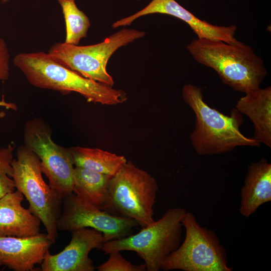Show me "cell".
Segmentation results:
<instances>
[{"label":"cell","mask_w":271,"mask_h":271,"mask_svg":"<svg viewBox=\"0 0 271 271\" xmlns=\"http://www.w3.org/2000/svg\"><path fill=\"white\" fill-rule=\"evenodd\" d=\"M13 64L32 86L67 94L79 93L88 102L112 105L127 99L122 90L85 78L61 65L48 53L39 51L21 53L13 59Z\"/></svg>","instance_id":"6da1fadb"},{"label":"cell","mask_w":271,"mask_h":271,"mask_svg":"<svg viewBox=\"0 0 271 271\" xmlns=\"http://www.w3.org/2000/svg\"><path fill=\"white\" fill-rule=\"evenodd\" d=\"M182 98L195 114V127L190 140L197 154L211 156L229 152L238 147L260 146L253 138L241 132L242 114L235 107L229 115L222 113L206 103L202 89L192 84L183 86Z\"/></svg>","instance_id":"7a4b0ae2"},{"label":"cell","mask_w":271,"mask_h":271,"mask_svg":"<svg viewBox=\"0 0 271 271\" xmlns=\"http://www.w3.org/2000/svg\"><path fill=\"white\" fill-rule=\"evenodd\" d=\"M187 48L198 63L214 70L224 84L236 91L246 93L260 87L267 75L262 59L238 40L228 43L197 38Z\"/></svg>","instance_id":"3957f363"},{"label":"cell","mask_w":271,"mask_h":271,"mask_svg":"<svg viewBox=\"0 0 271 271\" xmlns=\"http://www.w3.org/2000/svg\"><path fill=\"white\" fill-rule=\"evenodd\" d=\"M183 208L168 209L163 215L141 230L128 236L103 243L105 254L113 251H132L145 262L148 271H159L165 259L181 244Z\"/></svg>","instance_id":"277c9868"},{"label":"cell","mask_w":271,"mask_h":271,"mask_svg":"<svg viewBox=\"0 0 271 271\" xmlns=\"http://www.w3.org/2000/svg\"><path fill=\"white\" fill-rule=\"evenodd\" d=\"M159 186L148 172L127 161L109 181V213L135 220L142 228L152 223Z\"/></svg>","instance_id":"5b68a950"},{"label":"cell","mask_w":271,"mask_h":271,"mask_svg":"<svg viewBox=\"0 0 271 271\" xmlns=\"http://www.w3.org/2000/svg\"><path fill=\"white\" fill-rule=\"evenodd\" d=\"M11 165L16 188L26 198L29 209L54 243L58 237L56 224L63 199L43 180L39 158L24 145L18 148Z\"/></svg>","instance_id":"8992f818"},{"label":"cell","mask_w":271,"mask_h":271,"mask_svg":"<svg viewBox=\"0 0 271 271\" xmlns=\"http://www.w3.org/2000/svg\"><path fill=\"white\" fill-rule=\"evenodd\" d=\"M185 237L163 261L161 269L183 271H231L227 253L217 234L201 226L194 215L186 212L182 220Z\"/></svg>","instance_id":"52a82bcc"},{"label":"cell","mask_w":271,"mask_h":271,"mask_svg":"<svg viewBox=\"0 0 271 271\" xmlns=\"http://www.w3.org/2000/svg\"><path fill=\"white\" fill-rule=\"evenodd\" d=\"M145 34L143 31L123 28L102 42L93 45L56 43L48 53L61 65L82 76L112 87L113 79L106 70L109 59L117 49L143 38Z\"/></svg>","instance_id":"ba28073f"},{"label":"cell","mask_w":271,"mask_h":271,"mask_svg":"<svg viewBox=\"0 0 271 271\" xmlns=\"http://www.w3.org/2000/svg\"><path fill=\"white\" fill-rule=\"evenodd\" d=\"M24 146L39 158L42 173L49 186L63 199L73 193L74 162L69 149L56 144L49 125L42 119L28 120L25 124Z\"/></svg>","instance_id":"9c48e42d"},{"label":"cell","mask_w":271,"mask_h":271,"mask_svg":"<svg viewBox=\"0 0 271 271\" xmlns=\"http://www.w3.org/2000/svg\"><path fill=\"white\" fill-rule=\"evenodd\" d=\"M57 220L58 230L72 231L91 228L100 232L104 242L128 236L139 224L134 220L111 214L82 199L72 193L63 199Z\"/></svg>","instance_id":"30bf717a"},{"label":"cell","mask_w":271,"mask_h":271,"mask_svg":"<svg viewBox=\"0 0 271 271\" xmlns=\"http://www.w3.org/2000/svg\"><path fill=\"white\" fill-rule=\"evenodd\" d=\"M70 243L57 254L47 252L41 264L43 271H93V260L89 257L94 249H101L104 243L103 234L88 227L71 231Z\"/></svg>","instance_id":"8fae6325"},{"label":"cell","mask_w":271,"mask_h":271,"mask_svg":"<svg viewBox=\"0 0 271 271\" xmlns=\"http://www.w3.org/2000/svg\"><path fill=\"white\" fill-rule=\"evenodd\" d=\"M161 14L179 19L192 29L199 39L222 41L228 43L237 41L234 35L235 25L220 26L202 20L183 7L175 0H152L146 7L127 17L116 21L112 24L113 29L129 26L136 19L149 14Z\"/></svg>","instance_id":"7c38bea8"},{"label":"cell","mask_w":271,"mask_h":271,"mask_svg":"<svg viewBox=\"0 0 271 271\" xmlns=\"http://www.w3.org/2000/svg\"><path fill=\"white\" fill-rule=\"evenodd\" d=\"M54 244L47 233L29 237L0 236V266L15 271L35 270Z\"/></svg>","instance_id":"4fadbf2b"},{"label":"cell","mask_w":271,"mask_h":271,"mask_svg":"<svg viewBox=\"0 0 271 271\" xmlns=\"http://www.w3.org/2000/svg\"><path fill=\"white\" fill-rule=\"evenodd\" d=\"M23 199L17 190L0 199V236L24 237L40 233L41 220L23 207Z\"/></svg>","instance_id":"5bb4252c"},{"label":"cell","mask_w":271,"mask_h":271,"mask_svg":"<svg viewBox=\"0 0 271 271\" xmlns=\"http://www.w3.org/2000/svg\"><path fill=\"white\" fill-rule=\"evenodd\" d=\"M240 214L249 217L262 205L271 201V164L262 158L247 168L240 189Z\"/></svg>","instance_id":"9a60e30c"},{"label":"cell","mask_w":271,"mask_h":271,"mask_svg":"<svg viewBox=\"0 0 271 271\" xmlns=\"http://www.w3.org/2000/svg\"><path fill=\"white\" fill-rule=\"evenodd\" d=\"M235 108L248 116L254 127L253 138L271 148V87H259L245 93L238 100Z\"/></svg>","instance_id":"2e32d148"},{"label":"cell","mask_w":271,"mask_h":271,"mask_svg":"<svg viewBox=\"0 0 271 271\" xmlns=\"http://www.w3.org/2000/svg\"><path fill=\"white\" fill-rule=\"evenodd\" d=\"M111 177L84 168L75 166L73 172V193L85 201L109 212V184Z\"/></svg>","instance_id":"e0dca14e"},{"label":"cell","mask_w":271,"mask_h":271,"mask_svg":"<svg viewBox=\"0 0 271 271\" xmlns=\"http://www.w3.org/2000/svg\"><path fill=\"white\" fill-rule=\"evenodd\" d=\"M75 167L84 168L111 177L126 162L123 156L98 148L75 147L70 148Z\"/></svg>","instance_id":"ac0fdd59"},{"label":"cell","mask_w":271,"mask_h":271,"mask_svg":"<svg viewBox=\"0 0 271 271\" xmlns=\"http://www.w3.org/2000/svg\"><path fill=\"white\" fill-rule=\"evenodd\" d=\"M64 16L66 37L64 42L78 45L87 34L90 22L86 14L79 10L75 0H58Z\"/></svg>","instance_id":"d6986e66"},{"label":"cell","mask_w":271,"mask_h":271,"mask_svg":"<svg viewBox=\"0 0 271 271\" xmlns=\"http://www.w3.org/2000/svg\"><path fill=\"white\" fill-rule=\"evenodd\" d=\"M14 149L15 146L10 144L0 149V199L16 189L14 181L11 178L13 173L11 163Z\"/></svg>","instance_id":"ffe728a7"},{"label":"cell","mask_w":271,"mask_h":271,"mask_svg":"<svg viewBox=\"0 0 271 271\" xmlns=\"http://www.w3.org/2000/svg\"><path fill=\"white\" fill-rule=\"evenodd\" d=\"M108 259L96 267L98 271H146L145 264H135L127 260L119 251L109 254Z\"/></svg>","instance_id":"44dd1931"},{"label":"cell","mask_w":271,"mask_h":271,"mask_svg":"<svg viewBox=\"0 0 271 271\" xmlns=\"http://www.w3.org/2000/svg\"><path fill=\"white\" fill-rule=\"evenodd\" d=\"M10 53L5 40L0 38V80L6 81L10 76Z\"/></svg>","instance_id":"7402d4cb"},{"label":"cell","mask_w":271,"mask_h":271,"mask_svg":"<svg viewBox=\"0 0 271 271\" xmlns=\"http://www.w3.org/2000/svg\"><path fill=\"white\" fill-rule=\"evenodd\" d=\"M0 106H4L7 109H11L14 110H17L18 109L17 106L14 103L7 102L4 100L0 101Z\"/></svg>","instance_id":"603a6c76"},{"label":"cell","mask_w":271,"mask_h":271,"mask_svg":"<svg viewBox=\"0 0 271 271\" xmlns=\"http://www.w3.org/2000/svg\"><path fill=\"white\" fill-rule=\"evenodd\" d=\"M5 115H6V113L4 111L0 112V118L4 117Z\"/></svg>","instance_id":"cb8c5ba5"},{"label":"cell","mask_w":271,"mask_h":271,"mask_svg":"<svg viewBox=\"0 0 271 271\" xmlns=\"http://www.w3.org/2000/svg\"><path fill=\"white\" fill-rule=\"evenodd\" d=\"M9 0H0V1H3V2H8Z\"/></svg>","instance_id":"d4e9b609"},{"label":"cell","mask_w":271,"mask_h":271,"mask_svg":"<svg viewBox=\"0 0 271 271\" xmlns=\"http://www.w3.org/2000/svg\"><path fill=\"white\" fill-rule=\"evenodd\" d=\"M139 1H141V0H138Z\"/></svg>","instance_id":"484cf974"}]
</instances>
